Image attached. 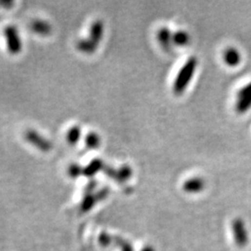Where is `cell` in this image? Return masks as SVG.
I'll return each mask as SVG.
<instances>
[{"label": "cell", "instance_id": "obj_1", "mask_svg": "<svg viewBox=\"0 0 251 251\" xmlns=\"http://www.w3.org/2000/svg\"><path fill=\"white\" fill-rule=\"evenodd\" d=\"M198 60L193 56L183 63L173 83V91L176 95H181L186 91L194 76Z\"/></svg>", "mask_w": 251, "mask_h": 251}, {"label": "cell", "instance_id": "obj_2", "mask_svg": "<svg viewBox=\"0 0 251 251\" xmlns=\"http://www.w3.org/2000/svg\"><path fill=\"white\" fill-rule=\"evenodd\" d=\"M4 36L7 43V49L10 54L15 55L20 53L22 48V43L18 29L13 25H8L4 29Z\"/></svg>", "mask_w": 251, "mask_h": 251}, {"label": "cell", "instance_id": "obj_3", "mask_svg": "<svg viewBox=\"0 0 251 251\" xmlns=\"http://www.w3.org/2000/svg\"><path fill=\"white\" fill-rule=\"evenodd\" d=\"M232 231L233 233V239L239 248L247 246L250 239L249 232L247 230L245 221L240 218L234 219L232 222Z\"/></svg>", "mask_w": 251, "mask_h": 251}, {"label": "cell", "instance_id": "obj_4", "mask_svg": "<svg viewBox=\"0 0 251 251\" xmlns=\"http://www.w3.org/2000/svg\"><path fill=\"white\" fill-rule=\"evenodd\" d=\"M250 109H251V82L238 91L235 100V110L238 114H245Z\"/></svg>", "mask_w": 251, "mask_h": 251}, {"label": "cell", "instance_id": "obj_5", "mask_svg": "<svg viewBox=\"0 0 251 251\" xmlns=\"http://www.w3.org/2000/svg\"><path fill=\"white\" fill-rule=\"evenodd\" d=\"M25 138L27 141L30 142L31 144H33L34 146L39 148V150L48 152L52 147V144L49 140H47L46 138L41 136L40 134H39V132H37L34 130H29V131H26Z\"/></svg>", "mask_w": 251, "mask_h": 251}, {"label": "cell", "instance_id": "obj_6", "mask_svg": "<svg viewBox=\"0 0 251 251\" xmlns=\"http://www.w3.org/2000/svg\"><path fill=\"white\" fill-rule=\"evenodd\" d=\"M182 188L186 193H196L202 191L205 188V181L199 177L191 178V179L184 181Z\"/></svg>", "mask_w": 251, "mask_h": 251}, {"label": "cell", "instance_id": "obj_7", "mask_svg": "<svg viewBox=\"0 0 251 251\" xmlns=\"http://www.w3.org/2000/svg\"><path fill=\"white\" fill-rule=\"evenodd\" d=\"M105 171L110 177L121 182L129 180L132 174V171L130 166H123L118 171L112 170L111 168H106Z\"/></svg>", "mask_w": 251, "mask_h": 251}, {"label": "cell", "instance_id": "obj_8", "mask_svg": "<svg viewBox=\"0 0 251 251\" xmlns=\"http://www.w3.org/2000/svg\"><path fill=\"white\" fill-rule=\"evenodd\" d=\"M223 60L229 66H236L241 61V54L234 48H228L223 52Z\"/></svg>", "mask_w": 251, "mask_h": 251}, {"label": "cell", "instance_id": "obj_9", "mask_svg": "<svg viewBox=\"0 0 251 251\" xmlns=\"http://www.w3.org/2000/svg\"><path fill=\"white\" fill-rule=\"evenodd\" d=\"M103 32H104L103 22L100 20H94L93 23L91 24L89 39L92 42H94L96 45H98V43H100V41L103 37Z\"/></svg>", "mask_w": 251, "mask_h": 251}, {"label": "cell", "instance_id": "obj_10", "mask_svg": "<svg viewBox=\"0 0 251 251\" xmlns=\"http://www.w3.org/2000/svg\"><path fill=\"white\" fill-rule=\"evenodd\" d=\"M31 29L41 36H48L52 31V26L47 20H35L31 23Z\"/></svg>", "mask_w": 251, "mask_h": 251}, {"label": "cell", "instance_id": "obj_11", "mask_svg": "<svg viewBox=\"0 0 251 251\" xmlns=\"http://www.w3.org/2000/svg\"><path fill=\"white\" fill-rule=\"evenodd\" d=\"M102 168H103V162L100 160V159H94V160L90 163L89 166H87L85 169H83V173L86 176L91 177V176L95 175Z\"/></svg>", "mask_w": 251, "mask_h": 251}, {"label": "cell", "instance_id": "obj_12", "mask_svg": "<svg viewBox=\"0 0 251 251\" xmlns=\"http://www.w3.org/2000/svg\"><path fill=\"white\" fill-rule=\"evenodd\" d=\"M97 46L98 45L92 42L90 39H81L77 42V49L84 53H93L97 49Z\"/></svg>", "mask_w": 251, "mask_h": 251}, {"label": "cell", "instance_id": "obj_13", "mask_svg": "<svg viewBox=\"0 0 251 251\" xmlns=\"http://www.w3.org/2000/svg\"><path fill=\"white\" fill-rule=\"evenodd\" d=\"M81 137V129L79 126H74L66 134V140L72 145L77 144Z\"/></svg>", "mask_w": 251, "mask_h": 251}, {"label": "cell", "instance_id": "obj_14", "mask_svg": "<svg viewBox=\"0 0 251 251\" xmlns=\"http://www.w3.org/2000/svg\"><path fill=\"white\" fill-rule=\"evenodd\" d=\"M172 36L173 35H171V32L168 28H162L157 34V39L162 46L168 47L170 46L172 41Z\"/></svg>", "mask_w": 251, "mask_h": 251}, {"label": "cell", "instance_id": "obj_15", "mask_svg": "<svg viewBox=\"0 0 251 251\" xmlns=\"http://www.w3.org/2000/svg\"><path fill=\"white\" fill-rule=\"evenodd\" d=\"M86 143H87V146L91 149L97 148L100 144V135L94 131L90 132L86 137Z\"/></svg>", "mask_w": 251, "mask_h": 251}, {"label": "cell", "instance_id": "obj_16", "mask_svg": "<svg viewBox=\"0 0 251 251\" xmlns=\"http://www.w3.org/2000/svg\"><path fill=\"white\" fill-rule=\"evenodd\" d=\"M188 41H189V36L184 31L176 32L172 36V42H174L175 44H177L179 46H183V45L187 44Z\"/></svg>", "mask_w": 251, "mask_h": 251}, {"label": "cell", "instance_id": "obj_17", "mask_svg": "<svg viewBox=\"0 0 251 251\" xmlns=\"http://www.w3.org/2000/svg\"><path fill=\"white\" fill-rule=\"evenodd\" d=\"M68 173L72 178H76L78 177L81 173H83V169L77 164H73L68 169Z\"/></svg>", "mask_w": 251, "mask_h": 251}, {"label": "cell", "instance_id": "obj_18", "mask_svg": "<svg viewBox=\"0 0 251 251\" xmlns=\"http://www.w3.org/2000/svg\"><path fill=\"white\" fill-rule=\"evenodd\" d=\"M141 251H154V248L153 247H150V246H147V247H145L143 250Z\"/></svg>", "mask_w": 251, "mask_h": 251}]
</instances>
